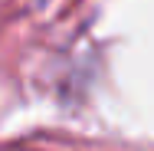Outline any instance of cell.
I'll list each match as a JSON object with an SVG mask.
<instances>
[{
    "label": "cell",
    "instance_id": "6da1fadb",
    "mask_svg": "<svg viewBox=\"0 0 154 151\" xmlns=\"http://www.w3.org/2000/svg\"><path fill=\"white\" fill-rule=\"evenodd\" d=\"M7 151H20V148H7Z\"/></svg>",
    "mask_w": 154,
    "mask_h": 151
}]
</instances>
